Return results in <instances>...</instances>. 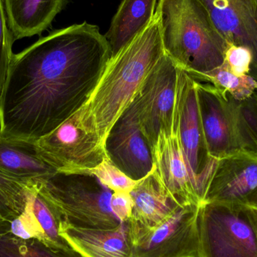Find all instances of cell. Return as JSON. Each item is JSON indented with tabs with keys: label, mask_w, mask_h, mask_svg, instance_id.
Wrapping results in <instances>:
<instances>
[{
	"label": "cell",
	"mask_w": 257,
	"mask_h": 257,
	"mask_svg": "<svg viewBox=\"0 0 257 257\" xmlns=\"http://www.w3.org/2000/svg\"><path fill=\"white\" fill-rule=\"evenodd\" d=\"M110 58L105 36L87 22L14 54L0 98V136L37 141L54 131L85 105Z\"/></svg>",
	"instance_id": "1"
},
{
	"label": "cell",
	"mask_w": 257,
	"mask_h": 257,
	"mask_svg": "<svg viewBox=\"0 0 257 257\" xmlns=\"http://www.w3.org/2000/svg\"><path fill=\"white\" fill-rule=\"evenodd\" d=\"M165 54L158 15L107 63L81 108L105 144L108 133L137 94L144 80Z\"/></svg>",
	"instance_id": "2"
},
{
	"label": "cell",
	"mask_w": 257,
	"mask_h": 257,
	"mask_svg": "<svg viewBox=\"0 0 257 257\" xmlns=\"http://www.w3.org/2000/svg\"><path fill=\"white\" fill-rule=\"evenodd\" d=\"M165 54L190 76L225 63L229 47L199 0H159L156 9Z\"/></svg>",
	"instance_id": "3"
},
{
	"label": "cell",
	"mask_w": 257,
	"mask_h": 257,
	"mask_svg": "<svg viewBox=\"0 0 257 257\" xmlns=\"http://www.w3.org/2000/svg\"><path fill=\"white\" fill-rule=\"evenodd\" d=\"M36 186L69 224L111 229L121 223L110 206L113 192L93 175L57 172Z\"/></svg>",
	"instance_id": "4"
},
{
	"label": "cell",
	"mask_w": 257,
	"mask_h": 257,
	"mask_svg": "<svg viewBox=\"0 0 257 257\" xmlns=\"http://www.w3.org/2000/svg\"><path fill=\"white\" fill-rule=\"evenodd\" d=\"M198 225L199 257H257V208L204 202Z\"/></svg>",
	"instance_id": "5"
},
{
	"label": "cell",
	"mask_w": 257,
	"mask_h": 257,
	"mask_svg": "<svg viewBox=\"0 0 257 257\" xmlns=\"http://www.w3.org/2000/svg\"><path fill=\"white\" fill-rule=\"evenodd\" d=\"M36 145L41 157L59 173H81L106 157L97 128L81 108Z\"/></svg>",
	"instance_id": "6"
},
{
	"label": "cell",
	"mask_w": 257,
	"mask_h": 257,
	"mask_svg": "<svg viewBox=\"0 0 257 257\" xmlns=\"http://www.w3.org/2000/svg\"><path fill=\"white\" fill-rule=\"evenodd\" d=\"M173 130L178 134L192 182L202 204L216 160L210 157L205 142L198 105L196 81L179 67Z\"/></svg>",
	"instance_id": "7"
},
{
	"label": "cell",
	"mask_w": 257,
	"mask_h": 257,
	"mask_svg": "<svg viewBox=\"0 0 257 257\" xmlns=\"http://www.w3.org/2000/svg\"><path fill=\"white\" fill-rule=\"evenodd\" d=\"M178 66L166 54L144 80L136 96L141 128L154 153L159 136L173 132Z\"/></svg>",
	"instance_id": "8"
},
{
	"label": "cell",
	"mask_w": 257,
	"mask_h": 257,
	"mask_svg": "<svg viewBox=\"0 0 257 257\" xmlns=\"http://www.w3.org/2000/svg\"><path fill=\"white\" fill-rule=\"evenodd\" d=\"M199 207H179L167 220L136 237L133 257H199Z\"/></svg>",
	"instance_id": "9"
},
{
	"label": "cell",
	"mask_w": 257,
	"mask_h": 257,
	"mask_svg": "<svg viewBox=\"0 0 257 257\" xmlns=\"http://www.w3.org/2000/svg\"><path fill=\"white\" fill-rule=\"evenodd\" d=\"M105 151L110 161L135 181H140L155 169L152 148L139 123L136 98L108 133Z\"/></svg>",
	"instance_id": "10"
},
{
	"label": "cell",
	"mask_w": 257,
	"mask_h": 257,
	"mask_svg": "<svg viewBox=\"0 0 257 257\" xmlns=\"http://www.w3.org/2000/svg\"><path fill=\"white\" fill-rule=\"evenodd\" d=\"M257 192V156L243 151L216 160L203 202L247 204Z\"/></svg>",
	"instance_id": "11"
},
{
	"label": "cell",
	"mask_w": 257,
	"mask_h": 257,
	"mask_svg": "<svg viewBox=\"0 0 257 257\" xmlns=\"http://www.w3.org/2000/svg\"><path fill=\"white\" fill-rule=\"evenodd\" d=\"M229 45L247 48L252 54L248 75L257 82L256 0H199Z\"/></svg>",
	"instance_id": "12"
},
{
	"label": "cell",
	"mask_w": 257,
	"mask_h": 257,
	"mask_svg": "<svg viewBox=\"0 0 257 257\" xmlns=\"http://www.w3.org/2000/svg\"><path fill=\"white\" fill-rule=\"evenodd\" d=\"M199 115L210 157L217 160L240 151L226 96L214 86L196 81Z\"/></svg>",
	"instance_id": "13"
},
{
	"label": "cell",
	"mask_w": 257,
	"mask_h": 257,
	"mask_svg": "<svg viewBox=\"0 0 257 257\" xmlns=\"http://www.w3.org/2000/svg\"><path fill=\"white\" fill-rule=\"evenodd\" d=\"M155 170L168 193L179 206L202 205L192 182L175 130L161 132L154 150Z\"/></svg>",
	"instance_id": "14"
},
{
	"label": "cell",
	"mask_w": 257,
	"mask_h": 257,
	"mask_svg": "<svg viewBox=\"0 0 257 257\" xmlns=\"http://www.w3.org/2000/svg\"><path fill=\"white\" fill-rule=\"evenodd\" d=\"M60 232L71 248L82 257H133L128 220L111 229L79 227L62 221Z\"/></svg>",
	"instance_id": "15"
},
{
	"label": "cell",
	"mask_w": 257,
	"mask_h": 257,
	"mask_svg": "<svg viewBox=\"0 0 257 257\" xmlns=\"http://www.w3.org/2000/svg\"><path fill=\"white\" fill-rule=\"evenodd\" d=\"M133 207L128 223L133 241L171 217L179 205L162 184L155 169L130 192Z\"/></svg>",
	"instance_id": "16"
},
{
	"label": "cell",
	"mask_w": 257,
	"mask_h": 257,
	"mask_svg": "<svg viewBox=\"0 0 257 257\" xmlns=\"http://www.w3.org/2000/svg\"><path fill=\"white\" fill-rule=\"evenodd\" d=\"M63 221L54 205L35 185L24 212L12 222L10 233L24 239L36 238L50 247L70 249L60 232Z\"/></svg>",
	"instance_id": "17"
},
{
	"label": "cell",
	"mask_w": 257,
	"mask_h": 257,
	"mask_svg": "<svg viewBox=\"0 0 257 257\" xmlns=\"http://www.w3.org/2000/svg\"><path fill=\"white\" fill-rule=\"evenodd\" d=\"M0 170L23 181L36 183L57 173L41 157L36 141L0 136Z\"/></svg>",
	"instance_id": "18"
},
{
	"label": "cell",
	"mask_w": 257,
	"mask_h": 257,
	"mask_svg": "<svg viewBox=\"0 0 257 257\" xmlns=\"http://www.w3.org/2000/svg\"><path fill=\"white\" fill-rule=\"evenodd\" d=\"M67 0H4L14 40L41 35L63 10Z\"/></svg>",
	"instance_id": "19"
},
{
	"label": "cell",
	"mask_w": 257,
	"mask_h": 257,
	"mask_svg": "<svg viewBox=\"0 0 257 257\" xmlns=\"http://www.w3.org/2000/svg\"><path fill=\"white\" fill-rule=\"evenodd\" d=\"M157 0H123L105 35L111 57L142 33L152 21Z\"/></svg>",
	"instance_id": "20"
},
{
	"label": "cell",
	"mask_w": 257,
	"mask_h": 257,
	"mask_svg": "<svg viewBox=\"0 0 257 257\" xmlns=\"http://www.w3.org/2000/svg\"><path fill=\"white\" fill-rule=\"evenodd\" d=\"M35 185L0 170V235L10 232L12 222L25 210Z\"/></svg>",
	"instance_id": "21"
},
{
	"label": "cell",
	"mask_w": 257,
	"mask_h": 257,
	"mask_svg": "<svg viewBox=\"0 0 257 257\" xmlns=\"http://www.w3.org/2000/svg\"><path fill=\"white\" fill-rule=\"evenodd\" d=\"M240 151L257 156V90L242 100L226 94Z\"/></svg>",
	"instance_id": "22"
},
{
	"label": "cell",
	"mask_w": 257,
	"mask_h": 257,
	"mask_svg": "<svg viewBox=\"0 0 257 257\" xmlns=\"http://www.w3.org/2000/svg\"><path fill=\"white\" fill-rule=\"evenodd\" d=\"M0 257H82L72 248L56 249L36 238L24 239L10 232L0 235Z\"/></svg>",
	"instance_id": "23"
},
{
	"label": "cell",
	"mask_w": 257,
	"mask_h": 257,
	"mask_svg": "<svg viewBox=\"0 0 257 257\" xmlns=\"http://www.w3.org/2000/svg\"><path fill=\"white\" fill-rule=\"evenodd\" d=\"M196 81H205L214 86L223 96L230 95L237 100H242L257 90V82L250 75L237 76L225 65L221 67L202 75L191 76Z\"/></svg>",
	"instance_id": "24"
},
{
	"label": "cell",
	"mask_w": 257,
	"mask_h": 257,
	"mask_svg": "<svg viewBox=\"0 0 257 257\" xmlns=\"http://www.w3.org/2000/svg\"><path fill=\"white\" fill-rule=\"evenodd\" d=\"M78 174L93 175L112 192L130 193L139 181L128 177L117 166H114L107 157L96 167Z\"/></svg>",
	"instance_id": "25"
},
{
	"label": "cell",
	"mask_w": 257,
	"mask_h": 257,
	"mask_svg": "<svg viewBox=\"0 0 257 257\" xmlns=\"http://www.w3.org/2000/svg\"><path fill=\"white\" fill-rule=\"evenodd\" d=\"M14 42L15 40L8 25L4 0H0V98L15 54L12 50Z\"/></svg>",
	"instance_id": "26"
},
{
	"label": "cell",
	"mask_w": 257,
	"mask_h": 257,
	"mask_svg": "<svg viewBox=\"0 0 257 257\" xmlns=\"http://www.w3.org/2000/svg\"><path fill=\"white\" fill-rule=\"evenodd\" d=\"M252 54L247 48L238 45H229L226 53L225 66L234 75H248L252 65Z\"/></svg>",
	"instance_id": "27"
},
{
	"label": "cell",
	"mask_w": 257,
	"mask_h": 257,
	"mask_svg": "<svg viewBox=\"0 0 257 257\" xmlns=\"http://www.w3.org/2000/svg\"><path fill=\"white\" fill-rule=\"evenodd\" d=\"M110 206L115 217L120 221H126L131 217L133 202L130 193L113 192L110 199Z\"/></svg>",
	"instance_id": "28"
},
{
	"label": "cell",
	"mask_w": 257,
	"mask_h": 257,
	"mask_svg": "<svg viewBox=\"0 0 257 257\" xmlns=\"http://www.w3.org/2000/svg\"><path fill=\"white\" fill-rule=\"evenodd\" d=\"M247 205H251V206L255 207V208H257V192L250 198V200H249L248 203Z\"/></svg>",
	"instance_id": "29"
},
{
	"label": "cell",
	"mask_w": 257,
	"mask_h": 257,
	"mask_svg": "<svg viewBox=\"0 0 257 257\" xmlns=\"http://www.w3.org/2000/svg\"><path fill=\"white\" fill-rule=\"evenodd\" d=\"M256 1H257V0H256Z\"/></svg>",
	"instance_id": "30"
}]
</instances>
